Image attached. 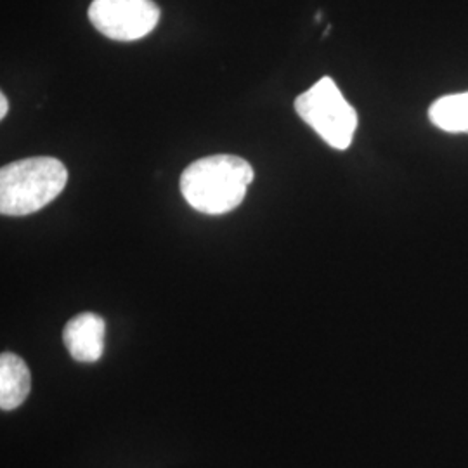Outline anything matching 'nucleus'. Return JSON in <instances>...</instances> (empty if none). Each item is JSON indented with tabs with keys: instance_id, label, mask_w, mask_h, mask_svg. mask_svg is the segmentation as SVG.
<instances>
[{
	"instance_id": "obj_7",
	"label": "nucleus",
	"mask_w": 468,
	"mask_h": 468,
	"mask_svg": "<svg viewBox=\"0 0 468 468\" xmlns=\"http://www.w3.org/2000/svg\"><path fill=\"white\" fill-rule=\"evenodd\" d=\"M429 118L441 131L468 134V92L435 101L429 110Z\"/></svg>"
},
{
	"instance_id": "obj_1",
	"label": "nucleus",
	"mask_w": 468,
	"mask_h": 468,
	"mask_svg": "<svg viewBox=\"0 0 468 468\" xmlns=\"http://www.w3.org/2000/svg\"><path fill=\"white\" fill-rule=\"evenodd\" d=\"M253 179L255 172L247 160L234 154H212L187 165L179 186L195 210L222 216L243 203Z\"/></svg>"
},
{
	"instance_id": "obj_6",
	"label": "nucleus",
	"mask_w": 468,
	"mask_h": 468,
	"mask_svg": "<svg viewBox=\"0 0 468 468\" xmlns=\"http://www.w3.org/2000/svg\"><path fill=\"white\" fill-rule=\"evenodd\" d=\"M32 390V373L27 363L13 352L0 356V408L13 411L27 401Z\"/></svg>"
},
{
	"instance_id": "obj_5",
	"label": "nucleus",
	"mask_w": 468,
	"mask_h": 468,
	"mask_svg": "<svg viewBox=\"0 0 468 468\" xmlns=\"http://www.w3.org/2000/svg\"><path fill=\"white\" fill-rule=\"evenodd\" d=\"M104 319L94 313H82L68 321L63 340L75 361L96 363L104 352Z\"/></svg>"
},
{
	"instance_id": "obj_4",
	"label": "nucleus",
	"mask_w": 468,
	"mask_h": 468,
	"mask_svg": "<svg viewBox=\"0 0 468 468\" xmlns=\"http://www.w3.org/2000/svg\"><path fill=\"white\" fill-rule=\"evenodd\" d=\"M160 7L153 0H92L89 21L101 35L134 42L150 35L160 21Z\"/></svg>"
},
{
	"instance_id": "obj_8",
	"label": "nucleus",
	"mask_w": 468,
	"mask_h": 468,
	"mask_svg": "<svg viewBox=\"0 0 468 468\" xmlns=\"http://www.w3.org/2000/svg\"><path fill=\"white\" fill-rule=\"evenodd\" d=\"M7 113H9V101L4 92H0V118L4 120L7 117Z\"/></svg>"
},
{
	"instance_id": "obj_2",
	"label": "nucleus",
	"mask_w": 468,
	"mask_h": 468,
	"mask_svg": "<svg viewBox=\"0 0 468 468\" xmlns=\"http://www.w3.org/2000/svg\"><path fill=\"white\" fill-rule=\"evenodd\" d=\"M68 170L52 156H34L0 168V212L25 218L42 210L67 187Z\"/></svg>"
},
{
	"instance_id": "obj_3",
	"label": "nucleus",
	"mask_w": 468,
	"mask_h": 468,
	"mask_svg": "<svg viewBox=\"0 0 468 468\" xmlns=\"http://www.w3.org/2000/svg\"><path fill=\"white\" fill-rule=\"evenodd\" d=\"M297 115L335 150H347L357 131V113L330 77H323L295 100Z\"/></svg>"
}]
</instances>
